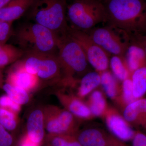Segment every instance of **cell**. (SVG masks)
Returning <instances> with one entry per match:
<instances>
[{"instance_id":"obj_1","label":"cell","mask_w":146,"mask_h":146,"mask_svg":"<svg viewBox=\"0 0 146 146\" xmlns=\"http://www.w3.org/2000/svg\"><path fill=\"white\" fill-rule=\"evenodd\" d=\"M108 25L129 36L142 34L146 29L144 0H105Z\"/></svg>"},{"instance_id":"obj_2","label":"cell","mask_w":146,"mask_h":146,"mask_svg":"<svg viewBox=\"0 0 146 146\" xmlns=\"http://www.w3.org/2000/svg\"><path fill=\"white\" fill-rule=\"evenodd\" d=\"M67 0H35L29 16L35 23L49 29L60 36L67 33Z\"/></svg>"},{"instance_id":"obj_3","label":"cell","mask_w":146,"mask_h":146,"mask_svg":"<svg viewBox=\"0 0 146 146\" xmlns=\"http://www.w3.org/2000/svg\"><path fill=\"white\" fill-rule=\"evenodd\" d=\"M15 39L25 52L54 54L57 50L58 37L49 29L36 23L21 26L15 33Z\"/></svg>"},{"instance_id":"obj_4","label":"cell","mask_w":146,"mask_h":146,"mask_svg":"<svg viewBox=\"0 0 146 146\" xmlns=\"http://www.w3.org/2000/svg\"><path fill=\"white\" fill-rule=\"evenodd\" d=\"M67 13L71 27L84 31L107 21L105 7L101 0H75L67 6Z\"/></svg>"},{"instance_id":"obj_5","label":"cell","mask_w":146,"mask_h":146,"mask_svg":"<svg viewBox=\"0 0 146 146\" xmlns=\"http://www.w3.org/2000/svg\"><path fill=\"white\" fill-rule=\"evenodd\" d=\"M57 56L68 78L74 73L83 72L86 70L88 61L81 47L68 34L58 37Z\"/></svg>"},{"instance_id":"obj_6","label":"cell","mask_w":146,"mask_h":146,"mask_svg":"<svg viewBox=\"0 0 146 146\" xmlns=\"http://www.w3.org/2000/svg\"><path fill=\"white\" fill-rule=\"evenodd\" d=\"M23 57L18 61L28 72L40 80H51L60 75L62 69L57 55L31 52H25Z\"/></svg>"},{"instance_id":"obj_7","label":"cell","mask_w":146,"mask_h":146,"mask_svg":"<svg viewBox=\"0 0 146 146\" xmlns=\"http://www.w3.org/2000/svg\"><path fill=\"white\" fill-rule=\"evenodd\" d=\"M119 30L108 25L102 27L93 28L86 32L91 39L110 55L125 56L128 46L129 36L121 37Z\"/></svg>"},{"instance_id":"obj_8","label":"cell","mask_w":146,"mask_h":146,"mask_svg":"<svg viewBox=\"0 0 146 146\" xmlns=\"http://www.w3.org/2000/svg\"><path fill=\"white\" fill-rule=\"evenodd\" d=\"M42 111L45 129L48 134L74 136L77 132L75 116L67 110L48 105Z\"/></svg>"},{"instance_id":"obj_9","label":"cell","mask_w":146,"mask_h":146,"mask_svg":"<svg viewBox=\"0 0 146 146\" xmlns=\"http://www.w3.org/2000/svg\"><path fill=\"white\" fill-rule=\"evenodd\" d=\"M68 34L78 43L87 61L97 71H106L109 64L108 54L91 39L86 32L69 26Z\"/></svg>"},{"instance_id":"obj_10","label":"cell","mask_w":146,"mask_h":146,"mask_svg":"<svg viewBox=\"0 0 146 146\" xmlns=\"http://www.w3.org/2000/svg\"><path fill=\"white\" fill-rule=\"evenodd\" d=\"M40 80L36 76L28 72L18 60L8 71L6 83L30 93L38 88Z\"/></svg>"},{"instance_id":"obj_11","label":"cell","mask_w":146,"mask_h":146,"mask_svg":"<svg viewBox=\"0 0 146 146\" xmlns=\"http://www.w3.org/2000/svg\"><path fill=\"white\" fill-rule=\"evenodd\" d=\"M74 136L82 146H110L119 141L96 128H89L76 133Z\"/></svg>"},{"instance_id":"obj_12","label":"cell","mask_w":146,"mask_h":146,"mask_svg":"<svg viewBox=\"0 0 146 146\" xmlns=\"http://www.w3.org/2000/svg\"><path fill=\"white\" fill-rule=\"evenodd\" d=\"M106 121L110 131L120 140L129 141L133 139L135 132L125 119L115 111H108L106 115Z\"/></svg>"},{"instance_id":"obj_13","label":"cell","mask_w":146,"mask_h":146,"mask_svg":"<svg viewBox=\"0 0 146 146\" xmlns=\"http://www.w3.org/2000/svg\"><path fill=\"white\" fill-rule=\"evenodd\" d=\"M35 0H11L0 9V20L13 23L31 8Z\"/></svg>"},{"instance_id":"obj_14","label":"cell","mask_w":146,"mask_h":146,"mask_svg":"<svg viewBox=\"0 0 146 146\" xmlns=\"http://www.w3.org/2000/svg\"><path fill=\"white\" fill-rule=\"evenodd\" d=\"M45 131L43 111L35 110L28 118L26 134L31 141L40 145L45 137Z\"/></svg>"},{"instance_id":"obj_15","label":"cell","mask_w":146,"mask_h":146,"mask_svg":"<svg viewBox=\"0 0 146 146\" xmlns=\"http://www.w3.org/2000/svg\"><path fill=\"white\" fill-rule=\"evenodd\" d=\"M56 96L65 109L70 112L75 117L87 118L91 116L89 107L79 99L70 94L58 92Z\"/></svg>"},{"instance_id":"obj_16","label":"cell","mask_w":146,"mask_h":146,"mask_svg":"<svg viewBox=\"0 0 146 146\" xmlns=\"http://www.w3.org/2000/svg\"><path fill=\"white\" fill-rule=\"evenodd\" d=\"M142 45L135 43L128 44L125 55L128 68L131 71L134 72L142 67L141 64L145 60L146 48Z\"/></svg>"},{"instance_id":"obj_17","label":"cell","mask_w":146,"mask_h":146,"mask_svg":"<svg viewBox=\"0 0 146 146\" xmlns=\"http://www.w3.org/2000/svg\"><path fill=\"white\" fill-rule=\"evenodd\" d=\"M25 53L23 50L12 45L0 44V68L18 61Z\"/></svg>"},{"instance_id":"obj_18","label":"cell","mask_w":146,"mask_h":146,"mask_svg":"<svg viewBox=\"0 0 146 146\" xmlns=\"http://www.w3.org/2000/svg\"><path fill=\"white\" fill-rule=\"evenodd\" d=\"M146 100L145 99L134 101L128 105L124 111L125 119L129 122H135L141 115L145 114Z\"/></svg>"},{"instance_id":"obj_19","label":"cell","mask_w":146,"mask_h":146,"mask_svg":"<svg viewBox=\"0 0 146 146\" xmlns=\"http://www.w3.org/2000/svg\"><path fill=\"white\" fill-rule=\"evenodd\" d=\"M101 83L100 75L97 72H90L82 79L78 89V95L83 97L89 94Z\"/></svg>"},{"instance_id":"obj_20","label":"cell","mask_w":146,"mask_h":146,"mask_svg":"<svg viewBox=\"0 0 146 146\" xmlns=\"http://www.w3.org/2000/svg\"><path fill=\"white\" fill-rule=\"evenodd\" d=\"M133 96L135 99L143 96L146 91V68H138L133 73L132 77Z\"/></svg>"},{"instance_id":"obj_21","label":"cell","mask_w":146,"mask_h":146,"mask_svg":"<svg viewBox=\"0 0 146 146\" xmlns=\"http://www.w3.org/2000/svg\"><path fill=\"white\" fill-rule=\"evenodd\" d=\"M1 88L11 99L20 105L27 104L29 102V93L24 89L7 83L3 84Z\"/></svg>"},{"instance_id":"obj_22","label":"cell","mask_w":146,"mask_h":146,"mask_svg":"<svg viewBox=\"0 0 146 146\" xmlns=\"http://www.w3.org/2000/svg\"><path fill=\"white\" fill-rule=\"evenodd\" d=\"M46 139L50 146H82L74 135L48 134Z\"/></svg>"},{"instance_id":"obj_23","label":"cell","mask_w":146,"mask_h":146,"mask_svg":"<svg viewBox=\"0 0 146 146\" xmlns=\"http://www.w3.org/2000/svg\"><path fill=\"white\" fill-rule=\"evenodd\" d=\"M101 83L108 96L114 98L118 93V85L115 78L110 72L105 71L102 72Z\"/></svg>"},{"instance_id":"obj_24","label":"cell","mask_w":146,"mask_h":146,"mask_svg":"<svg viewBox=\"0 0 146 146\" xmlns=\"http://www.w3.org/2000/svg\"><path fill=\"white\" fill-rule=\"evenodd\" d=\"M106 102L100 91H94L90 97L89 109L91 114L99 116L103 114L106 108Z\"/></svg>"},{"instance_id":"obj_25","label":"cell","mask_w":146,"mask_h":146,"mask_svg":"<svg viewBox=\"0 0 146 146\" xmlns=\"http://www.w3.org/2000/svg\"><path fill=\"white\" fill-rule=\"evenodd\" d=\"M18 123L17 114L0 106V124L8 131H13Z\"/></svg>"},{"instance_id":"obj_26","label":"cell","mask_w":146,"mask_h":146,"mask_svg":"<svg viewBox=\"0 0 146 146\" xmlns=\"http://www.w3.org/2000/svg\"><path fill=\"white\" fill-rule=\"evenodd\" d=\"M110 63L112 72L116 78L122 81L128 78V71L125 68L121 58L113 55L110 58Z\"/></svg>"},{"instance_id":"obj_27","label":"cell","mask_w":146,"mask_h":146,"mask_svg":"<svg viewBox=\"0 0 146 146\" xmlns=\"http://www.w3.org/2000/svg\"><path fill=\"white\" fill-rule=\"evenodd\" d=\"M0 106L18 114L21 110V105L16 103L7 95L0 96Z\"/></svg>"},{"instance_id":"obj_28","label":"cell","mask_w":146,"mask_h":146,"mask_svg":"<svg viewBox=\"0 0 146 146\" xmlns=\"http://www.w3.org/2000/svg\"><path fill=\"white\" fill-rule=\"evenodd\" d=\"M123 98L125 102L129 104L135 100L133 95L132 81L129 79L124 80L123 83Z\"/></svg>"},{"instance_id":"obj_29","label":"cell","mask_w":146,"mask_h":146,"mask_svg":"<svg viewBox=\"0 0 146 146\" xmlns=\"http://www.w3.org/2000/svg\"><path fill=\"white\" fill-rule=\"evenodd\" d=\"M11 22L0 20V44H5L12 33Z\"/></svg>"},{"instance_id":"obj_30","label":"cell","mask_w":146,"mask_h":146,"mask_svg":"<svg viewBox=\"0 0 146 146\" xmlns=\"http://www.w3.org/2000/svg\"><path fill=\"white\" fill-rule=\"evenodd\" d=\"M14 144L13 136L0 124V146H14Z\"/></svg>"},{"instance_id":"obj_31","label":"cell","mask_w":146,"mask_h":146,"mask_svg":"<svg viewBox=\"0 0 146 146\" xmlns=\"http://www.w3.org/2000/svg\"><path fill=\"white\" fill-rule=\"evenodd\" d=\"M132 140L133 146H146V136L144 133L135 132Z\"/></svg>"},{"instance_id":"obj_32","label":"cell","mask_w":146,"mask_h":146,"mask_svg":"<svg viewBox=\"0 0 146 146\" xmlns=\"http://www.w3.org/2000/svg\"><path fill=\"white\" fill-rule=\"evenodd\" d=\"M40 145L31 141L27 134L21 138L18 146H39Z\"/></svg>"},{"instance_id":"obj_33","label":"cell","mask_w":146,"mask_h":146,"mask_svg":"<svg viewBox=\"0 0 146 146\" xmlns=\"http://www.w3.org/2000/svg\"><path fill=\"white\" fill-rule=\"evenodd\" d=\"M11 0H0V9L4 7Z\"/></svg>"},{"instance_id":"obj_34","label":"cell","mask_w":146,"mask_h":146,"mask_svg":"<svg viewBox=\"0 0 146 146\" xmlns=\"http://www.w3.org/2000/svg\"><path fill=\"white\" fill-rule=\"evenodd\" d=\"M3 84V75L2 72L1 68H0V88H2Z\"/></svg>"},{"instance_id":"obj_35","label":"cell","mask_w":146,"mask_h":146,"mask_svg":"<svg viewBox=\"0 0 146 146\" xmlns=\"http://www.w3.org/2000/svg\"><path fill=\"white\" fill-rule=\"evenodd\" d=\"M110 146H127L125 144L122 143L121 141L118 142L117 143L115 144V145H112Z\"/></svg>"},{"instance_id":"obj_36","label":"cell","mask_w":146,"mask_h":146,"mask_svg":"<svg viewBox=\"0 0 146 146\" xmlns=\"http://www.w3.org/2000/svg\"><path fill=\"white\" fill-rule=\"evenodd\" d=\"M101 1H105V0H101Z\"/></svg>"}]
</instances>
